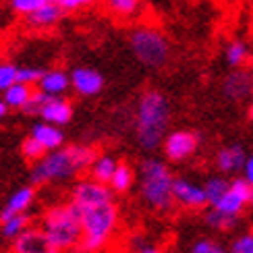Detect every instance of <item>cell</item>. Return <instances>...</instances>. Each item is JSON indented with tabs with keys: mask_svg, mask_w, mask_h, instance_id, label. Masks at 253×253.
Masks as SVG:
<instances>
[{
	"mask_svg": "<svg viewBox=\"0 0 253 253\" xmlns=\"http://www.w3.org/2000/svg\"><path fill=\"white\" fill-rule=\"evenodd\" d=\"M98 152L91 145H62L58 150L46 152L31 166V185L42 187L50 183H65L87 172Z\"/></svg>",
	"mask_w": 253,
	"mask_h": 253,
	"instance_id": "obj_1",
	"label": "cell"
},
{
	"mask_svg": "<svg viewBox=\"0 0 253 253\" xmlns=\"http://www.w3.org/2000/svg\"><path fill=\"white\" fill-rule=\"evenodd\" d=\"M170 125V102L160 89H147L137 100L135 139L145 152L160 147Z\"/></svg>",
	"mask_w": 253,
	"mask_h": 253,
	"instance_id": "obj_2",
	"label": "cell"
},
{
	"mask_svg": "<svg viewBox=\"0 0 253 253\" xmlns=\"http://www.w3.org/2000/svg\"><path fill=\"white\" fill-rule=\"evenodd\" d=\"M174 176L166 162L158 158H145L139 166V195L154 212H168L174 204Z\"/></svg>",
	"mask_w": 253,
	"mask_h": 253,
	"instance_id": "obj_3",
	"label": "cell"
},
{
	"mask_svg": "<svg viewBox=\"0 0 253 253\" xmlns=\"http://www.w3.org/2000/svg\"><path fill=\"white\" fill-rule=\"evenodd\" d=\"M81 249L85 253H98L106 247L119 226V208L112 202L81 208Z\"/></svg>",
	"mask_w": 253,
	"mask_h": 253,
	"instance_id": "obj_4",
	"label": "cell"
},
{
	"mask_svg": "<svg viewBox=\"0 0 253 253\" xmlns=\"http://www.w3.org/2000/svg\"><path fill=\"white\" fill-rule=\"evenodd\" d=\"M40 226L44 228V233L52 241L60 253L75 249L81 245L83 228H81V212L75 204H58L48 208L42 214Z\"/></svg>",
	"mask_w": 253,
	"mask_h": 253,
	"instance_id": "obj_5",
	"label": "cell"
},
{
	"mask_svg": "<svg viewBox=\"0 0 253 253\" xmlns=\"http://www.w3.org/2000/svg\"><path fill=\"white\" fill-rule=\"evenodd\" d=\"M133 56L147 69H162L170 60V42L162 29L154 25H137L129 36Z\"/></svg>",
	"mask_w": 253,
	"mask_h": 253,
	"instance_id": "obj_6",
	"label": "cell"
},
{
	"mask_svg": "<svg viewBox=\"0 0 253 253\" xmlns=\"http://www.w3.org/2000/svg\"><path fill=\"white\" fill-rule=\"evenodd\" d=\"M197 147H199V137L187 129L168 131L162 141L164 156L170 162H187L189 158L195 156Z\"/></svg>",
	"mask_w": 253,
	"mask_h": 253,
	"instance_id": "obj_7",
	"label": "cell"
},
{
	"mask_svg": "<svg viewBox=\"0 0 253 253\" xmlns=\"http://www.w3.org/2000/svg\"><path fill=\"white\" fill-rule=\"evenodd\" d=\"M112 199H114L112 189L100 181H93L91 176L81 178L71 189V204H75L79 210L96 206V204H104V202H112Z\"/></svg>",
	"mask_w": 253,
	"mask_h": 253,
	"instance_id": "obj_8",
	"label": "cell"
},
{
	"mask_svg": "<svg viewBox=\"0 0 253 253\" xmlns=\"http://www.w3.org/2000/svg\"><path fill=\"white\" fill-rule=\"evenodd\" d=\"M249 193H251V185L245 176H239V178H233L230 181V187L228 191L218 199V202L212 206L216 210L224 214H230V216H241L243 210L249 206Z\"/></svg>",
	"mask_w": 253,
	"mask_h": 253,
	"instance_id": "obj_9",
	"label": "cell"
},
{
	"mask_svg": "<svg viewBox=\"0 0 253 253\" xmlns=\"http://www.w3.org/2000/svg\"><path fill=\"white\" fill-rule=\"evenodd\" d=\"M10 253H60L42 226L25 228L17 239L10 241Z\"/></svg>",
	"mask_w": 253,
	"mask_h": 253,
	"instance_id": "obj_10",
	"label": "cell"
},
{
	"mask_svg": "<svg viewBox=\"0 0 253 253\" xmlns=\"http://www.w3.org/2000/svg\"><path fill=\"white\" fill-rule=\"evenodd\" d=\"M222 93L230 102H245L253 96V71L247 67H237L222 81Z\"/></svg>",
	"mask_w": 253,
	"mask_h": 253,
	"instance_id": "obj_11",
	"label": "cell"
},
{
	"mask_svg": "<svg viewBox=\"0 0 253 253\" xmlns=\"http://www.w3.org/2000/svg\"><path fill=\"white\" fill-rule=\"evenodd\" d=\"M172 195L178 206L189 208V210H202L208 206L204 185L193 183V181H189V178H174Z\"/></svg>",
	"mask_w": 253,
	"mask_h": 253,
	"instance_id": "obj_12",
	"label": "cell"
},
{
	"mask_svg": "<svg viewBox=\"0 0 253 253\" xmlns=\"http://www.w3.org/2000/svg\"><path fill=\"white\" fill-rule=\"evenodd\" d=\"M71 89L81 98H93L104 89V77L96 69L77 67L71 71Z\"/></svg>",
	"mask_w": 253,
	"mask_h": 253,
	"instance_id": "obj_13",
	"label": "cell"
},
{
	"mask_svg": "<svg viewBox=\"0 0 253 253\" xmlns=\"http://www.w3.org/2000/svg\"><path fill=\"white\" fill-rule=\"evenodd\" d=\"M38 117L46 123L65 126L73 119V104L65 96H46L38 110Z\"/></svg>",
	"mask_w": 253,
	"mask_h": 253,
	"instance_id": "obj_14",
	"label": "cell"
},
{
	"mask_svg": "<svg viewBox=\"0 0 253 253\" xmlns=\"http://www.w3.org/2000/svg\"><path fill=\"white\" fill-rule=\"evenodd\" d=\"M62 17H65V10H62L54 0H50V2L36 8L34 13H29L23 19H25V27L27 29H31V31H46V29L56 27L62 21Z\"/></svg>",
	"mask_w": 253,
	"mask_h": 253,
	"instance_id": "obj_15",
	"label": "cell"
},
{
	"mask_svg": "<svg viewBox=\"0 0 253 253\" xmlns=\"http://www.w3.org/2000/svg\"><path fill=\"white\" fill-rule=\"evenodd\" d=\"M36 87L40 91L48 93V96H65L71 89V73L62 69H48L42 73Z\"/></svg>",
	"mask_w": 253,
	"mask_h": 253,
	"instance_id": "obj_16",
	"label": "cell"
},
{
	"mask_svg": "<svg viewBox=\"0 0 253 253\" xmlns=\"http://www.w3.org/2000/svg\"><path fill=\"white\" fill-rule=\"evenodd\" d=\"M245 160H247V154L241 145H226L216 152V168L218 172H224V174L241 172Z\"/></svg>",
	"mask_w": 253,
	"mask_h": 253,
	"instance_id": "obj_17",
	"label": "cell"
},
{
	"mask_svg": "<svg viewBox=\"0 0 253 253\" xmlns=\"http://www.w3.org/2000/svg\"><path fill=\"white\" fill-rule=\"evenodd\" d=\"M34 204H36V185L21 187L6 199L2 212H0V218H6L13 214H25L34 208Z\"/></svg>",
	"mask_w": 253,
	"mask_h": 253,
	"instance_id": "obj_18",
	"label": "cell"
},
{
	"mask_svg": "<svg viewBox=\"0 0 253 253\" xmlns=\"http://www.w3.org/2000/svg\"><path fill=\"white\" fill-rule=\"evenodd\" d=\"M34 139H38L42 145H44L46 152H52V150H58V147L65 145V133L58 125H52V123H36L31 126V133H29Z\"/></svg>",
	"mask_w": 253,
	"mask_h": 253,
	"instance_id": "obj_19",
	"label": "cell"
},
{
	"mask_svg": "<svg viewBox=\"0 0 253 253\" xmlns=\"http://www.w3.org/2000/svg\"><path fill=\"white\" fill-rule=\"evenodd\" d=\"M104 10L114 19L121 21H133L143 13L145 0H100Z\"/></svg>",
	"mask_w": 253,
	"mask_h": 253,
	"instance_id": "obj_20",
	"label": "cell"
},
{
	"mask_svg": "<svg viewBox=\"0 0 253 253\" xmlns=\"http://www.w3.org/2000/svg\"><path fill=\"white\" fill-rule=\"evenodd\" d=\"M34 96V85H27V83H13L10 87H6L2 91V100L6 102L8 108H15V110H23L27 106V102Z\"/></svg>",
	"mask_w": 253,
	"mask_h": 253,
	"instance_id": "obj_21",
	"label": "cell"
},
{
	"mask_svg": "<svg viewBox=\"0 0 253 253\" xmlns=\"http://www.w3.org/2000/svg\"><path fill=\"white\" fill-rule=\"evenodd\" d=\"M117 166H119V160H114L110 154H98V158L93 160V164L89 166L87 172H89V176L93 178V181H100L104 185H108L114 170H117Z\"/></svg>",
	"mask_w": 253,
	"mask_h": 253,
	"instance_id": "obj_22",
	"label": "cell"
},
{
	"mask_svg": "<svg viewBox=\"0 0 253 253\" xmlns=\"http://www.w3.org/2000/svg\"><path fill=\"white\" fill-rule=\"evenodd\" d=\"M31 226V216L29 212L25 214H13V216H6V218H0V235L6 241H13L17 239L25 228Z\"/></svg>",
	"mask_w": 253,
	"mask_h": 253,
	"instance_id": "obj_23",
	"label": "cell"
},
{
	"mask_svg": "<svg viewBox=\"0 0 253 253\" xmlns=\"http://www.w3.org/2000/svg\"><path fill=\"white\" fill-rule=\"evenodd\" d=\"M133 185H135V168L131 164H126V162H119L117 170H114L110 183H108V187L112 189V193L123 195L126 191H131Z\"/></svg>",
	"mask_w": 253,
	"mask_h": 253,
	"instance_id": "obj_24",
	"label": "cell"
},
{
	"mask_svg": "<svg viewBox=\"0 0 253 253\" xmlns=\"http://www.w3.org/2000/svg\"><path fill=\"white\" fill-rule=\"evenodd\" d=\"M249 46L245 44L243 40H233L230 44L224 48V58L228 62L230 69H237V67H245L247 60H249Z\"/></svg>",
	"mask_w": 253,
	"mask_h": 253,
	"instance_id": "obj_25",
	"label": "cell"
},
{
	"mask_svg": "<svg viewBox=\"0 0 253 253\" xmlns=\"http://www.w3.org/2000/svg\"><path fill=\"white\" fill-rule=\"evenodd\" d=\"M239 222V218L237 216H230V214H224V212H220V210L212 208L210 206V212L206 214V224L210 228H214L218 230V233H226V230H233Z\"/></svg>",
	"mask_w": 253,
	"mask_h": 253,
	"instance_id": "obj_26",
	"label": "cell"
},
{
	"mask_svg": "<svg viewBox=\"0 0 253 253\" xmlns=\"http://www.w3.org/2000/svg\"><path fill=\"white\" fill-rule=\"evenodd\" d=\"M228 187H230V181L224 176H210L208 181L204 183V191H206V197H208V206H214L220 197H222L226 191H228Z\"/></svg>",
	"mask_w": 253,
	"mask_h": 253,
	"instance_id": "obj_27",
	"label": "cell"
},
{
	"mask_svg": "<svg viewBox=\"0 0 253 253\" xmlns=\"http://www.w3.org/2000/svg\"><path fill=\"white\" fill-rule=\"evenodd\" d=\"M21 154H23V158L27 162H38L42 156L46 154V150H44V145H42L38 139H34V137H27V139H23V143H21Z\"/></svg>",
	"mask_w": 253,
	"mask_h": 253,
	"instance_id": "obj_28",
	"label": "cell"
},
{
	"mask_svg": "<svg viewBox=\"0 0 253 253\" xmlns=\"http://www.w3.org/2000/svg\"><path fill=\"white\" fill-rule=\"evenodd\" d=\"M46 2H50V0H8V8L19 17H27L36 8L44 6Z\"/></svg>",
	"mask_w": 253,
	"mask_h": 253,
	"instance_id": "obj_29",
	"label": "cell"
},
{
	"mask_svg": "<svg viewBox=\"0 0 253 253\" xmlns=\"http://www.w3.org/2000/svg\"><path fill=\"white\" fill-rule=\"evenodd\" d=\"M17 71H19V67L15 62L0 60V91H4L6 87L13 85V83H17Z\"/></svg>",
	"mask_w": 253,
	"mask_h": 253,
	"instance_id": "obj_30",
	"label": "cell"
},
{
	"mask_svg": "<svg viewBox=\"0 0 253 253\" xmlns=\"http://www.w3.org/2000/svg\"><path fill=\"white\" fill-rule=\"evenodd\" d=\"M189 253H226V249L220 243H216V241L202 237V239H197V241H193V243H191Z\"/></svg>",
	"mask_w": 253,
	"mask_h": 253,
	"instance_id": "obj_31",
	"label": "cell"
},
{
	"mask_svg": "<svg viewBox=\"0 0 253 253\" xmlns=\"http://www.w3.org/2000/svg\"><path fill=\"white\" fill-rule=\"evenodd\" d=\"M228 253H253V233H243L239 235L230 247L226 249Z\"/></svg>",
	"mask_w": 253,
	"mask_h": 253,
	"instance_id": "obj_32",
	"label": "cell"
},
{
	"mask_svg": "<svg viewBox=\"0 0 253 253\" xmlns=\"http://www.w3.org/2000/svg\"><path fill=\"white\" fill-rule=\"evenodd\" d=\"M42 73H44V71L38 69V67H19V71H17V81L27 83V85H38Z\"/></svg>",
	"mask_w": 253,
	"mask_h": 253,
	"instance_id": "obj_33",
	"label": "cell"
},
{
	"mask_svg": "<svg viewBox=\"0 0 253 253\" xmlns=\"http://www.w3.org/2000/svg\"><path fill=\"white\" fill-rule=\"evenodd\" d=\"M54 2L65 10V13H77V10H85L93 6L98 0H54Z\"/></svg>",
	"mask_w": 253,
	"mask_h": 253,
	"instance_id": "obj_34",
	"label": "cell"
},
{
	"mask_svg": "<svg viewBox=\"0 0 253 253\" xmlns=\"http://www.w3.org/2000/svg\"><path fill=\"white\" fill-rule=\"evenodd\" d=\"M243 176L249 181V185H253V154L251 156H247V160H245V164H243Z\"/></svg>",
	"mask_w": 253,
	"mask_h": 253,
	"instance_id": "obj_35",
	"label": "cell"
},
{
	"mask_svg": "<svg viewBox=\"0 0 253 253\" xmlns=\"http://www.w3.org/2000/svg\"><path fill=\"white\" fill-rule=\"evenodd\" d=\"M135 253H164L162 249H158V247H154V245H141V247H137L135 249Z\"/></svg>",
	"mask_w": 253,
	"mask_h": 253,
	"instance_id": "obj_36",
	"label": "cell"
},
{
	"mask_svg": "<svg viewBox=\"0 0 253 253\" xmlns=\"http://www.w3.org/2000/svg\"><path fill=\"white\" fill-rule=\"evenodd\" d=\"M8 110H10V108L6 106V102H4L2 98H0V119H4L6 114H8Z\"/></svg>",
	"mask_w": 253,
	"mask_h": 253,
	"instance_id": "obj_37",
	"label": "cell"
},
{
	"mask_svg": "<svg viewBox=\"0 0 253 253\" xmlns=\"http://www.w3.org/2000/svg\"><path fill=\"white\" fill-rule=\"evenodd\" d=\"M247 117H249V121H253V96L249 98V106H247Z\"/></svg>",
	"mask_w": 253,
	"mask_h": 253,
	"instance_id": "obj_38",
	"label": "cell"
},
{
	"mask_svg": "<svg viewBox=\"0 0 253 253\" xmlns=\"http://www.w3.org/2000/svg\"><path fill=\"white\" fill-rule=\"evenodd\" d=\"M62 253H85L81 247H75V249H69V251H62Z\"/></svg>",
	"mask_w": 253,
	"mask_h": 253,
	"instance_id": "obj_39",
	"label": "cell"
},
{
	"mask_svg": "<svg viewBox=\"0 0 253 253\" xmlns=\"http://www.w3.org/2000/svg\"><path fill=\"white\" fill-rule=\"evenodd\" d=\"M249 206L253 208V185H251V193H249Z\"/></svg>",
	"mask_w": 253,
	"mask_h": 253,
	"instance_id": "obj_40",
	"label": "cell"
}]
</instances>
